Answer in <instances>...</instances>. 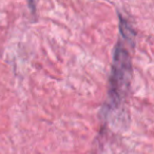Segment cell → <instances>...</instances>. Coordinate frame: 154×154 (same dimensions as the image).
Returning <instances> with one entry per match:
<instances>
[{
    "mask_svg": "<svg viewBox=\"0 0 154 154\" xmlns=\"http://www.w3.org/2000/svg\"><path fill=\"white\" fill-rule=\"evenodd\" d=\"M119 31L122 39L119 38L115 48L110 79L109 98L112 107L119 105L127 95L132 77V58L129 45H134L135 33L122 16H119Z\"/></svg>",
    "mask_w": 154,
    "mask_h": 154,
    "instance_id": "obj_1",
    "label": "cell"
}]
</instances>
